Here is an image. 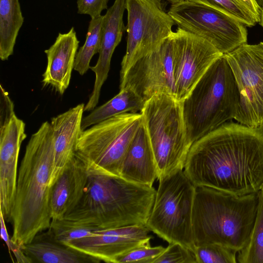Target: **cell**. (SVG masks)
I'll list each match as a JSON object with an SVG mask.
<instances>
[{"instance_id":"obj_31","label":"cell","mask_w":263,"mask_h":263,"mask_svg":"<svg viewBox=\"0 0 263 263\" xmlns=\"http://www.w3.org/2000/svg\"><path fill=\"white\" fill-rule=\"evenodd\" d=\"M0 222L1 237L7 246L10 254L11 251L17 263H31V260L25 254L22 247L10 238L6 229L5 220L2 212L0 213Z\"/></svg>"},{"instance_id":"obj_7","label":"cell","mask_w":263,"mask_h":263,"mask_svg":"<svg viewBox=\"0 0 263 263\" xmlns=\"http://www.w3.org/2000/svg\"><path fill=\"white\" fill-rule=\"evenodd\" d=\"M159 181L146 226L169 243H179L194 252L192 212L196 187L184 170Z\"/></svg>"},{"instance_id":"obj_26","label":"cell","mask_w":263,"mask_h":263,"mask_svg":"<svg viewBox=\"0 0 263 263\" xmlns=\"http://www.w3.org/2000/svg\"><path fill=\"white\" fill-rule=\"evenodd\" d=\"M258 193V209L250 237L237 258L240 263H263V189Z\"/></svg>"},{"instance_id":"obj_36","label":"cell","mask_w":263,"mask_h":263,"mask_svg":"<svg viewBox=\"0 0 263 263\" xmlns=\"http://www.w3.org/2000/svg\"><path fill=\"white\" fill-rule=\"evenodd\" d=\"M166 1H167V2L170 3L171 4H175L177 2H179L181 1V0H166Z\"/></svg>"},{"instance_id":"obj_10","label":"cell","mask_w":263,"mask_h":263,"mask_svg":"<svg viewBox=\"0 0 263 263\" xmlns=\"http://www.w3.org/2000/svg\"><path fill=\"white\" fill-rule=\"evenodd\" d=\"M231 66L240 93L235 119L251 128L263 125V42L241 45L224 54Z\"/></svg>"},{"instance_id":"obj_28","label":"cell","mask_w":263,"mask_h":263,"mask_svg":"<svg viewBox=\"0 0 263 263\" xmlns=\"http://www.w3.org/2000/svg\"><path fill=\"white\" fill-rule=\"evenodd\" d=\"M236 252L217 243L196 247L194 253L197 263H236Z\"/></svg>"},{"instance_id":"obj_27","label":"cell","mask_w":263,"mask_h":263,"mask_svg":"<svg viewBox=\"0 0 263 263\" xmlns=\"http://www.w3.org/2000/svg\"><path fill=\"white\" fill-rule=\"evenodd\" d=\"M49 231L53 239L65 245L73 240L90 235L99 229L77 223L65 219L51 220Z\"/></svg>"},{"instance_id":"obj_37","label":"cell","mask_w":263,"mask_h":263,"mask_svg":"<svg viewBox=\"0 0 263 263\" xmlns=\"http://www.w3.org/2000/svg\"><path fill=\"white\" fill-rule=\"evenodd\" d=\"M261 189H263V183H262V184H261V185L260 190H261Z\"/></svg>"},{"instance_id":"obj_4","label":"cell","mask_w":263,"mask_h":263,"mask_svg":"<svg viewBox=\"0 0 263 263\" xmlns=\"http://www.w3.org/2000/svg\"><path fill=\"white\" fill-rule=\"evenodd\" d=\"M258 202V192L236 195L196 187L192 212L195 246L217 243L240 251L250 239Z\"/></svg>"},{"instance_id":"obj_23","label":"cell","mask_w":263,"mask_h":263,"mask_svg":"<svg viewBox=\"0 0 263 263\" xmlns=\"http://www.w3.org/2000/svg\"><path fill=\"white\" fill-rule=\"evenodd\" d=\"M18 0H0V58L13 54L19 31L24 23Z\"/></svg>"},{"instance_id":"obj_38","label":"cell","mask_w":263,"mask_h":263,"mask_svg":"<svg viewBox=\"0 0 263 263\" xmlns=\"http://www.w3.org/2000/svg\"><path fill=\"white\" fill-rule=\"evenodd\" d=\"M260 128L262 130V132H263V125L260 128Z\"/></svg>"},{"instance_id":"obj_3","label":"cell","mask_w":263,"mask_h":263,"mask_svg":"<svg viewBox=\"0 0 263 263\" xmlns=\"http://www.w3.org/2000/svg\"><path fill=\"white\" fill-rule=\"evenodd\" d=\"M156 194L153 186L89 174L81 199L64 219L99 229L146 225Z\"/></svg>"},{"instance_id":"obj_20","label":"cell","mask_w":263,"mask_h":263,"mask_svg":"<svg viewBox=\"0 0 263 263\" xmlns=\"http://www.w3.org/2000/svg\"><path fill=\"white\" fill-rule=\"evenodd\" d=\"M22 247L32 262L82 263L100 261L56 241L50 231L45 236L36 235Z\"/></svg>"},{"instance_id":"obj_12","label":"cell","mask_w":263,"mask_h":263,"mask_svg":"<svg viewBox=\"0 0 263 263\" xmlns=\"http://www.w3.org/2000/svg\"><path fill=\"white\" fill-rule=\"evenodd\" d=\"M172 34L158 48L133 63L120 78V89L131 88L145 102L158 93L175 98Z\"/></svg>"},{"instance_id":"obj_14","label":"cell","mask_w":263,"mask_h":263,"mask_svg":"<svg viewBox=\"0 0 263 263\" xmlns=\"http://www.w3.org/2000/svg\"><path fill=\"white\" fill-rule=\"evenodd\" d=\"M26 137L25 123L15 115L0 127V211L8 221L15 196L20 148Z\"/></svg>"},{"instance_id":"obj_24","label":"cell","mask_w":263,"mask_h":263,"mask_svg":"<svg viewBox=\"0 0 263 263\" xmlns=\"http://www.w3.org/2000/svg\"><path fill=\"white\" fill-rule=\"evenodd\" d=\"M218 9L235 17L246 27L259 23L261 9L255 0H184Z\"/></svg>"},{"instance_id":"obj_11","label":"cell","mask_w":263,"mask_h":263,"mask_svg":"<svg viewBox=\"0 0 263 263\" xmlns=\"http://www.w3.org/2000/svg\"><path fill=\"white\" fill-rule=\"evenodd\" d=\"M172 35L174 97L181 102L212 64L223 54L203 38L179 27Z\"/></svg>"},{"instance_id":"obj_22","label":"cell","mask_w":263,"mask_h":263,"mask_svg":"<svg viewBox=\"0 0 263 263\" xmlns=\"http://www.w3.org/2000/svg\"><path fill=\"white\" fill-rule=\"evenodd\" d=\"M145 102L131 88L125 87L120 89L118 94L101 106L95 108L83 118L81 128L88 127L114 116L126 112L141 111Z\"/></svg>"},{"instance_id":"obj_17","label":"cell","mask_w":263,"mask_h":263,"mask_svg":"<svg viewBox=\"0 0 263 263\" xmlns=\"http://www.w3.org/2000/svg\"><path fill=\"white\" fill-rule=\"evenodd\" d=\"M79 44L74 27L59 33L54 43L44 51L47 58L43 74L44 86H50L61 95L64 93L70 83Z\"/></svg>"},{"instance_id":"obj_25","label":"cell","mask_w":263,"mask_h":263,"mask_svg":"<svg viewBox=\"0 0 263 263\" xmlns=\"http://www.w3.org/2000/svg\"><path fill=\"white\" fill-rule=\"evenodd\" d=\"M104 15L91 18L84 45L76 54L73 69L82 76L90 68L92 57L99 53L101 47Z\"/></svg>"},{"instance_id":"obj_29","label":"cell","mask_w":263,"mask_h":263,"mask_svg":"<svg viewBox=\"0 0 263 263\" xmlns=\"http://www.w3.org/2000/svg\"><path fill=\"white\" fill-rule=\"evenodd\" d=\"M162 246L151 247L150 245L136 247L119 256L114 263H153L165 250Z\"/></svg>"},{"instance_id":"obj_21","label":"cell","mask_w":263,"mask_h":263,"mask_svg":"<svg viewBox=\"0 0 263 263\" xmlns=\"http://www.w3.org/2000/svg\"><path fill=\"white\" fill-rule=\"evenodd\" d=\"M143 120L141 112L121 131L115 141L88 172L120 177L122 162Z\"/></svg>"},{"instance_id":"obj_33","label":"cell","mask_w":263,"mask_h":263,"mask_svg":"<svg viewBox=\"0 0 263 263\" xmlns=\"http://www.w3.org/2000/svg\"><path fill=\"white\" fill-rule=\"evenodd\" d=\"M0 100V127H2L7 124L15 114L13 103L9 98L8 93L1 85Z\"/></svg>"},{"instance_id":"obj_6","label":"cell","mask_w":263,"mask_h":263,"mask_svg":"<svg viewBox=\"0 0 263 263\" xmlns=\"http://www.w3.org/2000/svg\"><path fill=\"white\" fill-rule=\"evenodd\" d=\"M157 170V179L183 170L192 144L185 130L181 102L158 93L145 102L140 112Z\"/></svg>"},{"instance_id":"obj_19","label":"cell","mask_w":263,"mask_h":263,"mask_svg":"<svg viewBox=\"0 0 263 263\" xmlns=\"http://www.w3.org/2000/svg\"><path fill=\"white\" fill-rule=\"evenodd\" d=\"M120 177L135 183L150 186L157 179L156 163L143 120L124 157Z\"/></svg>"},{"instance_id":"obj_2","label":"cell","mask_w":263,"mask_h":263,"mask_svg":"<svg viewBox=\"0 0 263 263\" xmlns=\"http://www.w3.org/2000/svg\"><path fill=\"white\" fill-rule=\"evenodd\" d=\"M53 160V133L50 123L46 121L30 137L18 171L11 221V239L20 246L50 228Z\"/></svg>"},{"instance_id":"obj_15","label":"cell","mask_w":263,"mask_h":263,"mask_svg":"<svg viewBox=\"0 0 263 263\" xmlns=\"http://www.w3.org/2000/svg\"><path fill=\"white\" fill-rule=\"evenodd\" d=\"M125 10L126 0H115L104 15L99 58L95 66H90L96 76L94 86L84 111H92L99 102L102 86L108 77L112 55L126 30L123 22Z\"/></svg>"},{"instance_id":"obj_9","label":"cell","mask_w":263,"mask_h":263,"mask_svg":"<svg viewBox=\"0 0 263 263\" xmlns=\"http://www.w3.org/2000/svg\"><path fill=\"white\" fill-rule=\"evenodd\" d=\"M168 12L178 27L203 38L223 54L247 43V27L218 9L181 0L171 4Z\"/></svg>"},{"instance_id":"obj_32","label":"cell","mask_w":263,"mask_h":263,"mask_svg":"<svg viewBox=\"0 0 263 263\" xmlns=\"http://www.w3.org/2000/svg\"><path fill=\"white\" fill-rule=\"evenodd\" d=\"M108 0H78V13L89 15L91 18L101 15L103 10L107 8Z\"/></svg>"},{"instance_id":"obj_34","label":"cell","mask_w":263,"mask_h":263,"mask_svg":"<svg viewBox=\"0 0 263 263\" xmlns=\"http://www.w3.org/2000/svg\"><path fill=\"white\" fill-rule=\"evenodd\" d=\"M260 26L263 28V9H261L260 21L259 22Z\"/></svg>"},{"instance_id":"obj_8","label":"cell","mask_w":263,"mask_h":263,"mask_svg":"<svg viewBox=\"0 0 263 263\" xmlns=\"http://www.w3.org/2000/svg\"><path fill=\"white\" fill-rule=\"evenodd\" d=\"M126 10L127 46L120 78L137 60L158 48L175 24L163 0H126Z\"/></svg>"},{"instance_id":"obj_5","label":"cell","mask_w":263,"mask_h":263,"mask_svg":"<svg viewBox=\"0 0 263 263\" xmlns=\"http://www.w3.org/2000/svg\"><path fill=\"white\" fill-rule=\"evenodd\" d=\"M181 104L187 138L192 145L236 118L240 93L224 54L212 64Z\"/></svg>"},{"instance_id":"obj_16","label":"cell","mask_w":263,"mask_h":263,"mask_svg":"<svg viewBox=\"0 0 263 263\" xmlns=\"http://www.w3.org/2000/svg\"><path fill=\"white\" fill-rule=\"evenodd\" d=\"M84 107V103L78 104L51 119L54 146L51 186L76 155L78 142L82 131Z\"/></svg>"},{"instance_id":"obj_35","label":"cell","mask_w":263,"mask_h":263,"mask_svg":"<svg viewBox=\"0 0 263 263\" xmlns=\"http://www.w3.org/2000/svg\"><path fill=\"white\" fill-rule=\"evenodd\" d=\"M258 6L263 9V0H255Z\"/></svg>"},{"instance_id":"obj_30","label":"cell","mask_w":263,"mask_h":263,"mask_svg":"<svg viewBox=\"0 0 263 263\" xmlns=\"http://www.w3.org/2000/svg\"><path fill=\"white\" fill-rule=\"evenodd\" d=\"M153 263H197V261L193 251L179 243L173 242Z\"/></svg>"},{"instance_id":"obj_13","label":"cell","mask_w":263,"mask_h":263,"mask_svg":"<svg viewBox=\"0 0 263 263\" xmlns=\"http://www.w3.org/2000/svg\"><path fill=\"white\" fill-rule=\"evenodd\" d=\"M146 225L99 229L65 246L101 261L113 262L136 247L150 245L152 236Z\"/></svg>"},{"instance_id":"obj_1","label":"cell","mask_w":263,"mask_h":263,"mask_svg":"<svg viewBox=\"0 0 263 263\" xmlns=\"http://www.w3.org/2000/svg\"><path fill=\"white\" fill-rule=\"evenodd\" d=\"M183 170L196 187L257 193L263 183V132L227 122L192 144Z\"/></svg>"},{"instance_id":"obj_18","label":"cell","mask_w":263,"mask_h":263,"mask_svg":"<svg viewBox=\"0 0 263 263\" xmlns=\"http://www.w3.org/2000/svg\"><path fill=\"white\" fill-rule=\"evenodd\" d=\"M88 176L85 165L76 155L51 186L52 220L63 219L76 206L83 195Z\"/></svg>"}]
</instances>
